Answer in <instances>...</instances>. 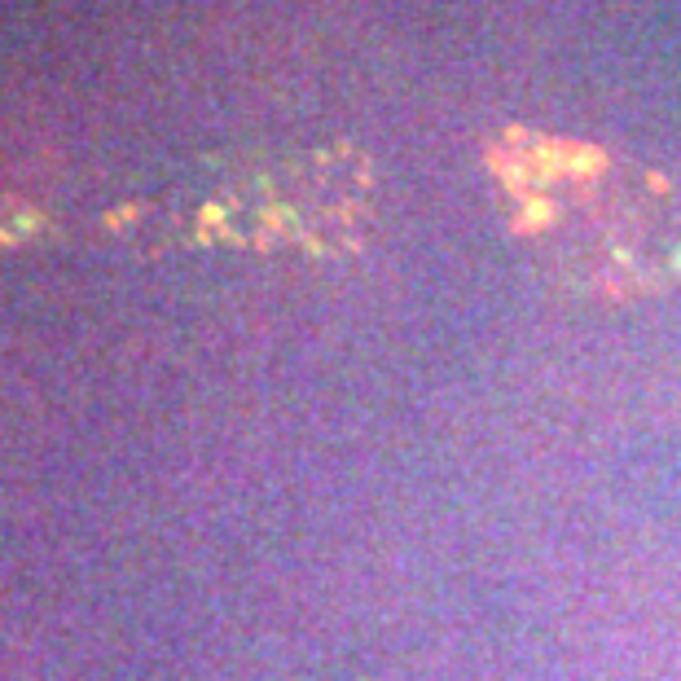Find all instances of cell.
<instances>
[{"label":"cell","instance_id":"cell-1","mask_svg":"<svg viewBox=\"0 0 681 681\" xmlns=\"http://www.w3.org/2000/svg\"><path fill=\"white\" fill-rule=\"evenodd\" d=\"M325 180L312 168H290L286 176H251L234 180L229 189L207 198L189 220L198 238L220 242H273L277 234H290L295 242H308L304 229L325 220V198L317 189Z\"/></svg>","mask_w":681,"mask_h":681}]
</instances>
